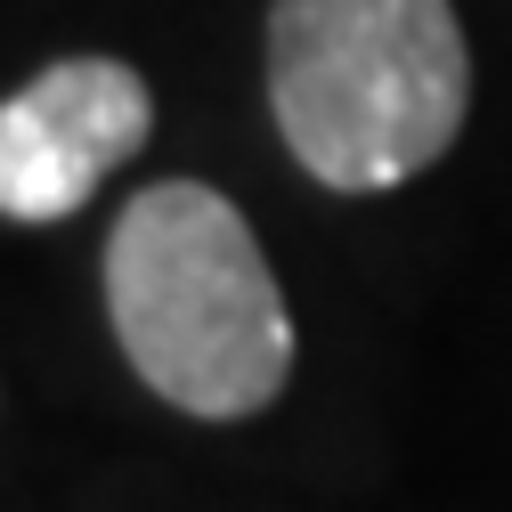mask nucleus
<instances>
[{"instance_id":"f257e3e1","label":"nucleus","mask_w":512,"mask_h":512,"mask_svg":"<svg viewBox=\"0 0 512 512\" xmlns=\"http://www.w3.org/2000/svg\"><path fill=\"white\" fill-rule=\"evenodd\" d=\"M106 317L147 391L196 423H244L293 382V309L252 220L204 179H155L114 212Z\"/></svg>"},{"instance_id":"f03ea898","label":"nucleus","mask_w":512,"mask_h":512,"mask_svg":"<svg viewBox=\"0 0 512 512\" xmlns=\"http://www.w3.org/2000/svg\"><path fill=\"white\" fill-rule=\"evenodd\" d=\"M472 49L456 0H277L269 114L293 163L334 196H382L464 131Z\"/></svg>"},{"instance_id":"7ed1b4c3","label":"nucleus","mask_w":512,"mask_h":512,"mask_svg":"<svg viewBox=\"0 0 512 512\" xmlns=\"http://www.w3.org/2000/svg\"><path fill=\"white\" fill-rule=\"evenodd\" d=\"M155 131V90L122 57H57L0 98V212L74 220Z\"/></svg>"}]
</instances>
